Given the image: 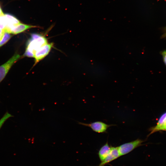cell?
<instances>
[{"instance_id": "cell-18", "label": "cell", "mask_w": 166, "mask_h": 166, "mask_svg": "<svg viewBox=\"0 0 166 166\" xmlns=\"http://www.w3.org/2000/svg\"><path fill=\"white\" fill-rule=\"evenodd\" d=\"M3 32V30L0 28V33H2Z\"/></svg>"}, {"instance_id": "cell-17", "label": "cell", "mask_w": 166, "mask_h": 166, "mask_svg": "<svg viewBox=\"0 0 166 166\" xmlns=\"http://www.w3.org/2000/svg\"><path fill=\"white\" fill-rule=\"evenodd\" d=\"M3 32H2V33H0V40L2 38V36L3 35Z\"/></svg>"}, {"instance_id": "cell-5", "label": "cell", "mask_w": 166, "mask_h": 166, "mask_svg": "<svg viewBox=\"0 0 166 166\" xmlns=\"http://www.w3.org/2000/svg\"><path fill=\"white\" fill-rule=\"evenodd\" d=\"M53 46V44L52 43H49L42 49L36 53L34 57L35 59L34 65L44 59L48 54Z\"/></svg>"}, {"instance_id": "cell-4", "label": "cell", "mask_w": 166, "mask_h": 166, "mask_svg": "<svg viewBox=\"0 0 166 166\" xmlns=\"http://www.w3.org/2000/svg\"><path fill=\"white\" fill-rule=\"evenodd\" d=\"M79 124L89 127L94 131L99 133H103L106 132L107 129L113 124H108L101 121H97L87 124L81 122H78Z\"/></svg>"}, {"instance_id": "cell-15", "label": "cell", "mask_w": 166, "mask_h": 166, "mask_svg": "<svg viewBox=\"0 0 166 166\" xmlns=\"http://www.w3.org/2000/svg\"><path fill=\"white\" fill-rule=\"evenodd\" d=\"M164 33L162 35V38H166V26L163 29Z\"/></svg>"}, {"instance_id": "cell-2", "label": "cell", "mask_w": 166, "mask_h": 166, "mask_svg": "<svg viewBox=\"0 0 166 166\" xmlns=\"http://www.w3.org/2000/svg\"><path fill=\"white\" fill-rule=\"evenodd\" d=\"M144 141L140 139L123 144L118 147L120 156H123L130 152L135 148L142 145Z\"/></svg>"}, {"instance_id": "cell-14", "label": "cell", "mask_w": 166, "mask_h": 166, "mask_svg": "<svg viewBox=\"0 0 166 166\" xmlns=\"http://www.w3.org/2000/svg\"><path fill=\"white\" fill-rule=\"evenodd\" d=\"M166 126V119L163 124H162L157 130V131L163 130L164 128Z\"/></svg>"}, {"instance_id": "cell-10", "label": "cell", "mask_w": 166, "mask_h": 166, "mask_svg": "<svg viewBox=\"0 0 166 166\" xmlns=\"http://www.w3.org/2000/svg\"><path fill=\"white\" fill-rule=\"evenodd\" d=\"M3 34L2 37L0 40V47L6 44L11 37L10 33L3 31Z\"/></svg>"}, {"instance_id": "cell-7", "label": "cell", "mask_w": 166, "mask_h": 166, "mask_svg": "<svg viewBox=\"0 0 166 166\" xmlns=\"http://www.w3.org/2000/svg\"><path fill=\"white\" fill-rule=\"evenodd\" d=\"M4 16L6 21V25L3 30L9 33L10 29L14 26L20 23V22L15 17L11 15L5 14Z\"/></svg>"}, {"instance_id": "cell-9", "label": "cell", "mask_w": 166, "mask_h": 166, "mask_svg": "<svg viewBox=\"0 0 166 166\" xmlns=\"http://www.w3.org/2000/svg\"><path fill=\"white\" fill-rule=\"evenodd\" d=\"M111 146H109L107 142L102 146L99 149L98 152L99 157L101 161H103L109 154Z\"/></svg>"}, {"instance_id": "cell-6", "label": "cell", "mask_w": 166, "mask_h": 166, "mask_svg": "<svg viewBox=\"0 0 166 166\" xmlns=\"http://www.w3.org/2000/svg\"><path fill=\"white\" fill-rule=\"evenodd\" d=\"M120 156L118 147L111 146L109 154L105 159L100 163L98 166H104L106 164L116 159Z\"/></svg>"}, {"instance_id": "cell-8", "label": "cell", "mask_w": 166, "mask_h": 166, "mask_svg": "<svg viewBox=\"0 0 166 166\" xmlns=\"http://www.w3.org/2000/svg\"><path fill=\"white\" fill-rule=\"evenodd\" d=\"M39 27V26H35L27 25L20 23L12 27L10 30L9 33L16 34L31 28Z\"/></svg>"}, {"instance_id": "cell-19", "label": "cell", "mask_w": 166, "mask_h": 166, "mask_svg": "<svg viewBox=\"0 0 166 166\" xmlns=\"http://www.w3.org/2000/svg\"><path fill=\"white\" fill-rule=\"evenodd\" d=\"M163 131H166V126L164 128Z\"/></svg>"}, {"instance_id": "cell-3", "label": "cell", "mask_w": 166, "mask_h": 166, "mask_svg": "<svg viewBox=\"0 0 166 166\" xmlns=\"http://www.w3.org/2000/svg\"><path fill=\"white\" fill-rule=\"evenodd\" d=\"M20 57L17 53L14 54L6 62L0 66V83L4 79L11 66Z\"/></svg>"}, {"instance_id": "cell-1", "label": "cell", "mask_w": 166, "mask_h": 166, "mask_svg": "<svg viewBox=\"0 0 166 166\" xmlns=\"http://www.w3.org/2000/svg\"><path fill=\"white\" fill-rule=\"evenodd\" d=\"M48 43L47 38L44 34L38 33L31 34V38L27 43L24 56L34 57L36 53Z\"/></svg>"}, {"instance_id": "cell-11", "label": "cell", "mask_w": 166, "mask_h": 166, "mask_svg": "<svg viewBox=\"0 0 166 166\" xmlns=\"http://www.w3.org/2000/svg\"><path fill=\"white\" fill-rule=\"evenodd\" d=\"M13 116L7 112L0 119V129L5 123L9 118L12 117Z\"/></svg>"}, {"instance_id": "cell-12", "label": "cell", "mask_w": 166, "mask_h": 166, "mask_svg": "<svg viewBox=\"0 0 166 166\" xmlns=\"http://www.w3.org/2000/svg\"><path fill=\"white\" fill-rule=\"evenodd\" d=\"M6 22L4 14L0 17V28L3 30L6 27Z\"/></svg>"}, {"instance_id": "cell-13", "label": "cell", "mask_w": 166, "mask_h": 166, "mask_svg": "<svg viewBox=\"0 0 166 166\" xmlns=\"http://www.w3.org/2000/svg\"><path fill=\"white\" fill-rule=\"evenodd\" d=\"M163 61L166 66V50H163L161 52Z\"/></svg>"}, {"instance_id": "cell-16", "label": "cell", "mask_w": 166, "mask_h": 166, "mask_svg": "<svg viewBox=\"0 0 166 166\" xmlns=\"http://www.w3.org/2000/svg\"><path fill=\"white\" fill-rule=\"evenodd\" d=\"M4 14H3L2 9L0 7V17L4 15Z\"/></svg>"}]
</instances>
